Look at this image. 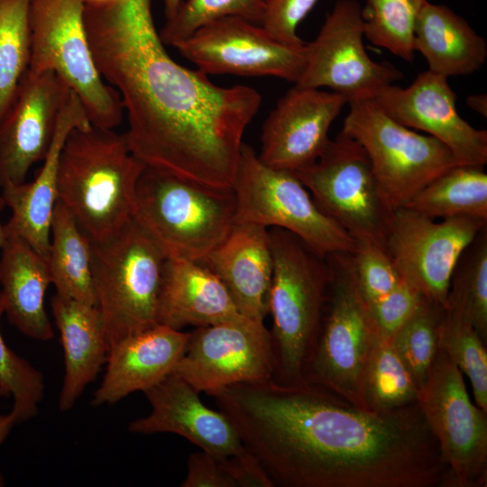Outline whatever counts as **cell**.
<instances>
[{
    "label": "cell",
    "mask_w": 487,
    "mask_h": 487,
    "mask_svg": "<svg viewBox=\"0 0 487 487\" xmlns=\"http://www.w3.org/2000/svg\"><path fill=\"white\" fill-rule=\"evenodd\" d=\"M293 173L320 210L355 242L386 248L395 210L357 141L341 131L313 164Z\"/></svg>",
    "instance_id": "8fae6325"
},
{
    "label": "cell",
    "mask_w": 487,
    "mask_h": 487,
    "mask_svg": "<svg viewBox=\"0 0 487 487\" xmlns=\"http://www.w3.org/2000/svg\"><path fill=\"white\" fill-rule=\"evenodd\" d=\"M419 387L391 339L378 335L363 380V399L370 410H390L418 402Z\"/></svg>",
    "instance_id": "f546056e"
},
{
    "label": "cell",
    "mask_w": 487,
    "mask_h": 487,
    "mask_svg": "<svg viewBox=\"0 0 487 487\" xmlns=\"http://www.w3.org/2000/svg\"><path fill=\"white\" fill-rule=\"evenodd\" d=\"M223 282L243 316L264 321L273 272L269 228L234 223L202 261Z\"/></svg>",
    "instance_id": "603a6c76"
},
{
    "label": "cell",
    "mask_w": 487,
    "mask_h": 487,
    "mask_svg": "<svg viewBox=\"0 0 487 487\" xmlns=\"http://www.w3.org/2000/svg\"><path fill=\"white\" fill-rule=\"evenodd\" d=\"M347 104L349 112L341 131L363 147L394 210L405 207L430 181L460 164L442 142L400 124L372 98Z\"/></svg>",
    "instance_id": "30bf717a"
},
{
    "label": "cell",
    "mask_w": 487,
    "mask_h": 487,
    "mask_svg": "<svg viewBox=\"0 0 487 487\" xmlns=\"http://www.w3.org/2000/svg\"><path fill=\"white\" fill-rule=\"evenodd\" d=\"M73 92L52 71L26 72L0 121V187L25 182L32 165L43 161L60 114Z\"/></svg>",
    "instance_id": "e0dca14e"
},
{
    "label": "cell",
    "mask_w": 487,
    "mask_h": 487,
    "mask_svg": "<svg viewBox=\"0 0 487 487\" xmlns=\"http://www.w3.org/2000/svg\"><path fill=\"white\" fill-rule=\"evenodd\" d=\"M162 1H163V6H164V14L167 20L171 18L176 14L181 3L183 2V0H162Z\"/></svg>",
    "instance_id": "f6af8a7d"
},
{
    "label": "cell",
    "mask_w": 487,
    "mask_h": 487,
    "mask_svg": "<svg viewBox=\"0 0 487 487\" xmlns=\"http://www.w3.org/2000/svg\"><path fill=\"white\" fill-rule=\"evenodd\" d=\"M233 189H219L145 166L133 218L167 256L202 261L234 225Z\"/></svg>",
    "instance_id": "5b68a950"
},
{
    "label": "cell",
    "mask_w": 487,
    "mask_h": 487,
    "mask_svg": "<svg viewBox=\"0 0 487 487\" xmlns=\"http://www.w3.org/2000/svg\"><path fill=\"white\" fill-rule=\"evenodd\" d=\"M84 1V4L85 3H99V2H104V1H107V0H83Z\"/></svg>",
    "instance_id": "7dc6e473"
},
{
    "label": "cell",
    "mask_w": 487,
    "mask_h": 487,
    "mask_svg": "<svg viewBox=\"0 0 487 487\" xmlns=\"http://www.w3.org/2000/svg\"><path fill=\"white\" fill-rule=\"evenodd\" d=\"M362 8L355 0H338L326 16L314 41L306 44L303 71L295 84L342 95L347 103L373 96L402 78L387 61H374L366 52Z\"/></svg>",
    "instance_id": "4fadbf2b"
},
{
    "label": "cell",
    "mask_w": 487,
    "mask_h": 487,
    "mask_svg": "<svg viewBox=\"0 0 487 487\" xmlns=\"http://www.w3.org/2000/svg\"><path fill=\"white\" fill-rule=\"evenodd\" d=\"M47 263L56 294L96 305L92 242L59 199L51 218Z\"/></svg>",
    "instance_id": "83f0119b"
},
{
    "label": "cell",
    "mask_w": 487,
    "mask_h": 487,
    "mask_svg": "<svg viewBox=\"0 0 487 487\" xmlns=\"http://www.w3.org/2000/svg\"><path fill=\"white\" fill-rule=\"evenodd\" d=\"M426 0H366L364 37L407 62H413L414 29Z\"/></svg>",
    "instance_id": "836d02e7"
},
{
    "label": "cell",
    "mask_w": 487,
    "mask_h": 487,
    "mask_svg": "<svg viewBox=\"0 0 487 487\" xmlns=\"http://www.w3.org/2000/svg\"><path fill=\"white\" fill-rule=\"evenodd\" d=\"M180 485L182 487H236L226 469L225 457H218L203 450L189 455L188 473Z\"/></svg>",
    "instance_id": "60d3db41"
},
{
    "label": "cell",
    "mask_w": 487,
    "mask_h": 487,
    "mask_svg": "<svg viewBox=\"0 0 487 487\" xmlns=\"http://www.w3.org/2000/svg\"><path fill=\"white\" fill-rule=\"evenodd\" d=\"M207 75L271 76L294 84L306 58V44L274 39L262 24L239 17L212 22L173 46Z\"/></svg>",
    "instance_id": "2e32d148"
},
{
    "label": "cell",
    "mask_w": 487,
    "mask_h": 487,
    "mask_svg": "<svg viewBox=\"0 0 487 487\" xmlns=\"http://www.w3.org/2000/svg\"><path fill=\"white\" fill-rule=\"evenodd\" d=\"M91 125L86 111L75 93L64 105L51 147L43 164L31 182L2 187V198L11 209L6 232L18 235L47 260L51 224L58 201V166L60 152L69 133L75 128Z\"/></svg>",
    "instance_id": "44dd1931"
},
{
    "label": "cell",
    "mask_w": 487,
    "mask_h": 487,
    "mask_svg": "<svg viewBox=\"0 0 487 487\" xmlns=\"http://www.w3.org/2000/svg\"><path fill=\"white\" fill-rule=\"evenodd\" d=\"M271 335L262 321L242 316L190 332L173 373L213 396L229 386L273 379Z\"/></svg>",
    "instance_id": "5bb4252c"
},
{
    "label": "cell",
    "mask_w": 487,
    "mask_h": 487,
    "mask_svg": "<svg viewBox=\"0 0 487 487\" xmlns=\"http://www.w3.org/2000/svg\"><path fill=\"white\" fill-rule=\"evenodd\" d=\"M327 259L332 281L304 381L366 409L363 380L379 333L358 289L351 253L332 254Z\"/></svg>",
    "instance_id": "ba28073f"
},
{
    "label": "cell",
    "mask_w": 487,
    "mask_h": 487,
    "mask_svg": "<svg viewBox=\"0 0 487 487\" xmlns=\"http://www.w3.org/2000/svg\"><path fill=\"white\" fill-rule=\"evenodd\" d=\"M19 423L17 415L14 410L5 415H0V446L9 435L13 427ZM2 482L0 476V483Z\"/></svg>",
    "instance_id": "7bdbcfd3"
},
{
    "label": "cell",
    "mask_w": 487,
    "mask_h": 487,
    "mask_svg": "<svg viewBox=\"0 0 487 487\" xmlns=\"http://www.w3.org/2000/svg\"><path fill=\"white\" fill-rule=\"evenodd\" d=\"M436 218L471 216L487 222L483 167L458 164L434 179L403 207Z\"/></svg>",
    "instance_id": "f1b7e54d"
},
{
    "label": "cell",
    "mask_w": 487,
    "mask_h": 487,
    "mask_svg": "<svg viewBox=\"0 0 487 487\" xmlns=\"http://www.w3.org/2000/svg\"><path fill=\"white\" fill-rule=\"evenodd\" d=\"M51 307L60 335L65 365L58 406L60 411L66 412L73 408L106 364L109 344L96 305L55 293Z\"/></svg>",
    "instance_id": "d4e9b609"
},
{
    "label": "cell",
    "mask_w": 487,
    "mask_h": 487,
    "mask_svg": "<svg viewBox=\"0 0 487 487\" xmlns=\"http://www.w3.org/2000/svg\"><path fill=\"white\" fill-rule=\"evenodd\" d=\"M84 20L97 69L126 113L124 135L133 154L145 166L232 189L259 92L217 86L173 60L156 31L152 0L86 3Z\"/></svg>",
    "instance_id": "7a4b0ae2"
},
{
    "label": "cell",
    "mask_w": 487,
    "mask_h": 487,
    "mask_svg": "<svg viewBox=\"0 0 487 487\" xmlns=\"http://www.w3.org/2000/svg\"><path fill=\"white\" fill-rule=\"evenodd\" d=\"M213 397L275 486L445 484L447 467L418 402L370 410L305 381L274 379Z\"/></svg>",
    "instance_id": "6da1fadb"
},
{
    "label": "cell",
    "mask_w": 487,
    "mask_h": 487,
    "mask_svg": "<svg viewBox=\"0 0 487 487\" xmlns=\"http://www.w3.org/2000/svg\"><path fill=\"white\" fill-rule=\"evenodd\" d=\"M199 391L171 372L144 394L151 412L131 421L134 434L172 433L218 457L239 455L247 449L230 419L207 407Z\"/></svg>",
    "instance_id": "ffe728a7"
},
{
    "label": "cell",
    "mask_w": 487,
    "mask_h": 487,
    "mask_svg": "<svg viewBox=\"0 0 487 487\" xmlns=\"http://www.w3.org/2000/svg\"><path fill=\"white\" fill-rule=\"evenodd\" d=\"M0 251V291L8 321L30 338L51 340L54 332L44 306L51 284L47 260L8 233Z\"/></svg>",
    "instance_id": "484cf974"
},
{
    "label": "cell",
    "mask_w": 487,
    "mask_h": 487,
    "mask_svg": "<svg viewBox=\"0 0 487 487\" xmlns=\"http://www.w3.org/2000/svg\"><path fill=\"white\" fill-rule=\"evenodd\" d=\"M466 104L473 111L479 113L482 116L487 115V96L483 94L473 95L467 96Z\"/></svg>",
    "instance_id": "ee69618b"
},
{
    "label": "cell",
    "mask_w": 487,
    "mask_h": 487,
    "mask_svg": "<svg viewBox=\"0 0 487 487\" xmlns=\"http://www.w3.org/2000/svg\"><path fill=\"white\" fill-rule=\"evenodd\" d=\"M92 251L96 306L110 349L159 324L167 255L134 218L107 240L92 243Z\"/></svg>",
    "instance_id": "8992f818"
},
{
    "label": "cell",
    "mask_w": 487,
    "mask_h": 487,
    "mask_svg": "<svg viewBox=\"0 0 487 487\" xmlns=\"http://www.w3.org/2000/svg\"><path fill=\"white\" fill-rule=\"evenodd\" d=\"M371 98L400 124L442 142L460 164L486 165L487 132L474 128L460 116L456 95L446 78L427 69L409 87L391 84Z\"/></svg>",
    "instance_id": "ac0fdd59"
},
{
    "label": "cell",
    "mask_w": 487,
    "mask_h": 487,
    "mask_svg": "<svg viewBox=\"0 0 487 487\" xmlns=\"http://www.w3.org/2000/svg\"><path fill=\"white\" fill-rule=\"evenodd\" d=\"M225 463L236 487L275 486L262 464L248 450L239 455L225 457Z\"/></svg>",
    "instance_id": "b9f144b4"
},
{
    "label": "cell",
    "mask_w": 487,
    "mask_h": 487,
    "mask_svg": "<svg viewBox=\"0 0 487 487\" xmlns=\"http://www.w3.org/2000/svg\"><path fill=\"white\" fill-rule=\"evenodd\" d=\"M266 0H183L159 32L164 44L174 46L199 28L224 17H239L262 24Z\"/></svg>",
    "instance_id": "d590c367"
},
{
    "label": "cell",
    "mask_w": 487,
    "mask_h": 487,
    "mask_svg": "<svg viewBox=\"0 0 487 487\" xmlns=\"http://www.w3.org/2000/svg\"><path fill=\"white\" fill-rule=\"evenodd\" d=\"M447 308L458 312L487 341L486 226L464 250L453 271Z\"/></svg>",
    "instance_id": "4dcf8cb0"
},
{
    "label": "cell",
    "mask_w": 487,
    "mask_h": 487,
    "mask_svg": "<svg viewBox=\"0 0 487 487\" xmlns=\"http://www.w3.org/2000/svg\"><path fill=\"white\" fill-rule=\"evenodd\" d=\"M418 404L447 467L444 486L487 484V412L474 405L463 374L440 346Z\"/></svg>",
    "instance_id": "7c38bea8"
},
{
    "label": "cell",
    "mask_w": 487,
    "mask_h": 487,
    "mask_svg": "<svg viewBox=\"0 0 487 487\" xmlns=\"http://www.w3.org/2000/svg\"><path fill=\"white\" fill-rule=\"evenodd\" d=\"M144 167L124 133L92 124L75 128L59 159L58 199L92 243L106 241L133 219Z\"/></svg>",
    "instance_id": "3957f363"
},
{
    "label": "cell",
    "mask_w": 487,
    "mask_h": 487,
    "mask_svg": "<svg viewBox=\"0 0 487 487\" xmlns=\"http://www.w3.org/2000/svg\"><path fill=\"white\" fill-rule=\"evenodd\" d=\"M486 224L465 216L436 222L400 207L394 211L385 247L401 277L446 308L455 265Z\"/></svg>",
    "instance_id": "9a60e30c"
},
{
    "label": "cell",
    "mask_w": 487,
    "mask_h": 487,
    "mask_svg": "<svg viewBox=\"0 0 487 487\" xmlns=\"http://www.w3.org/2000/svg\"><path fill=\"white\" fill-rule=\"evenodd\" d=\"M445 315L443 306L424 296L415 311L391 338L419 389L440 348Z\"/></svg>",
    "instance_id": "d6a6232c"
},
{
    "label": "cell",
    "mask_w": 487,
    "mask_h": 487,
    "mask_svg": "<svg viewBox=\"0 0 487 487\" xmlns=\"http://www.w3.org/2000/svg\"><path fill=\"white\" fill-rule=\"evenodd\" d=\"M345 104L340 94L294 86L263 124L260 160L292 172L313 164L327 146L329 128Z\"/></svg>",
    "instance_id": "d6986e66"
},
{
    "label": "cell",
    "mask_w": 487,
    "mask_h": 487,
    "mask_svg": "<svg viewBox=\"0 0 487 487\" xmlns=\"http://www.w3.org/2000/svg\"><path fill=\"white\" fill-rule=\"evenodd\" d=\"M423 297L417 286L401 277L391 291L368 305L379 335L391 339L415 311Z\"/></svg>",
    "instance_id": "f35d334b"
},
{
    "label": "cell",
    "mask_w": 487,
    "mask_h": 487,
    "mask_svg": "<svg viewBox=\"0 0 487 487\" xmlns=\"http://www.w3.org/2000/svg\"><path fill=\"white\" fill-rule=\"evenodd\" d=\"M486 343L458 312L447 308L440 346L470 380L476 405L487 412Z\"/></svg>",
    "instance_id": "e575fe53"
},
{
    "label": "cell",
    "mask_w": 487,
    "mask_h": 487,
    "mask_svg": "<svg viewBox=\"0 0 487 487\" xmlns=\"http://www.w3.org/2000/svg\"><path fill=\"white\" fill-rule=\"evenodd\" d=\"M414 50L425 58L428 70L446 78L479 70L487 58L485 40L465 19L427 0L416 20Z\"/></svg>",
    "instance_id": "4316f807"
},
{
    "label": "cell",
    "mask_w": 487,
    "mask_h": 487,
    "mask_svg": "<svg viewBox=\"0 0 487 487\" xmlns=\"http://www.w3.org/2000/svg\"><path fill=\"white\" fill-rule=\"evenodd\" d=\"M233 190L234 223L287 230L323 256L354 251L355 241L320 210L292 171L264 164L253 148L245 143Z\"/></svg>",
    "instance_id": "9c48e42d"
},
{
    "label": "cell",
    "mask_w": 487,
    "mask_h": 487,
    "mask_svg": "<svg viewBox=\"0 0 487 487\" xmlns=\"http://www.w3.org/2000/svg\"><path fill=\"white\" fill-rule=\"evenodd\" d=\"M231 295L203 262L167 256L159 299V324L181 330L238 318Z\"/></svg>",
    "instance_id": "cb8c5ba5"
},
{
    "label": "cell",
    "mask_w": 487,
    "mask_h": 487,
    "mask_svg": "<svg viewBox=\"0 0 487 487\" xmlns=\"http://www.w3.org/2000/svg\"><path fill=\"white\" fill-rule=\"evenodd\" d=\"M5 207V202L4 198H2V196H0V214ZM6 238H7V232L5 229V225L0 220V250L5 244Z\"/></svg>",
    "instance_id": "bcb514c9"
},
{
    "label": "cell",
    "mask_w": 487,
    "mask_h": 487,
    "mask_svg": "<svg viewBox=\"0 0 487 487\" xmlns=\"http://www.w3.org/2000/svg\"><path fill=\"white\" fill-rule=\"evenodd\" d=\"M28 72H54L80 100L94 126L114 129L124 108L102 78L89 47L83 0H30Z\"/></svg>",
    "instance_id": "52a82bcc"
},
{
    "label": "cell",
    "mask_w": 487,
    "mask_h": 487,
    "mask_svg": "<svg viewBox=\"0 0 487 487\" xmlns=\"http://www.w3.org/2000/svg\"><path fill=\"white\" fill-rule=\"evenodd\" d=\"M351 258L358 289L367 305L387 295L401 280L386 248L355 242Z\"/></svg>",
    "instance_id": "74e56055"
},
{
    "label": "cell",
    "mask_w": 487,
    "mask_h": 487,
    "mask_svg": "<svg viewBox=\"0 0 487 487\" xmlns=\"http://www.w3.org/2000/svg\"><path fill=\"white\" fill-rule=\"evenodd\" d=\"M317 0H266L262 23L277 41L292 46L305 43L297 33L299 23L311 11Z\"/></svg>",
    "instance_id": "ab89813d"
},
{
    "label": "cell",
    "mask_w": 487,
    "mask_h": 487,
    "mask_svg": "<svg viewBox=\"0 0 487 487\" xmlns=\"http://www.w3.org/2000/svg\"><path fill=\"white\" fill-rule=\"evenodd\" d=\"M5 313L0 291V324ZM42 373L5 344L0 328V396L14 399L18 422L33 418L44 395Z\"/></svg>",
    "instance_id": "8d00e7d4"
},
{
    "label": "cell",
    "mask_w": 487,
    "mask_h": 487,
    "mask_svg": "<svg viewBox=\"0 0 487 487\" xmlns=\"http://www.w3.org/2000/svg\"><path fill=\"white\" fill-rule=\"evenodd\" d=\"M189 336L190 332L158 324L115 344L109 349L106 372L92 405H113L159 383L173 372Z\"/></svg>",
    "instance_id": "7402d4cb"
},
{
    "label": "cell",
    "mask_w": 487,
    "mask_h": 487,
    "mask_svg": "<svg viewBox=\"0 0 487 487\" xmlns=\"http://www.w3.org/2000/svg\"><path fill=\"white\" fill-rule=\"evenodd\" d=\"M30 0H0V121L29 68Z\"/></svg>",
    "instance_id": "1f68e13d"
},
{
    "label": "cell",
    "mask_w": 487,
    "mask_h": 487,
    "mask_svg": "<svg viewBox=\"0 0 487 487\" xmlns=\"http://www.w3.org/2000/svg\"><path fill=\"white\" fill-rule=\"evenodd\" d=\"M273 272L268 299L275 356L273 379L304 381L327 302L332 269L323 256L292 233L269 229Z\"/></svg>",
    "instance_id": "277c9868"
}]
</instances>
